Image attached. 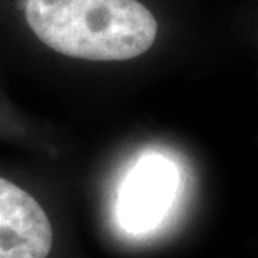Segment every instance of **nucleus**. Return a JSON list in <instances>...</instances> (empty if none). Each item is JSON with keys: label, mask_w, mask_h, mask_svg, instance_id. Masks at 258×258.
<instances>
[{"label": "nucleus", "mask_w": 258, "mask_h": 258, "mask_svg": "<svg viewBox=\"0 0 258 258\" xmlns=\"http://www.w3.org/2000/svg\"><path fill=\"white\" fill-rule=\"evenodd\" d=\"M25 19L55 52L97 62L139 57L158 34L154 15L138 0H27Z\"/></svg>", "instance_id": "1"}, {"label": "nucleus", "mask_w": 258, "mask_h": 258, "mask_svg": "<svg viewBox=\"0 0 258 258\" xmlns=\"http://www.w3.org/2000/svg\"><path fill=\"white\" fill-rule=\"evenodd\" d=\"M179 171L171 159L151 153L122 179L116 201L117 223L126 233L146 235L163 223L178 195Z\"/></svg>", "instance_id": "2"}, {"label": "nucleus", "mask_w": 258, "mask_h": 258, "mask_svg": "<svg viewBox=\"0 0 258 258\" xmlns=\"http://www.w3.org/2000/svg\"><path fill=\"white\" fill-rule=\"evenodd\" d=\"M54 233L32 195L0 178V258H47Z\"/></svg>", "instance_id": "3"}]
</instances>
